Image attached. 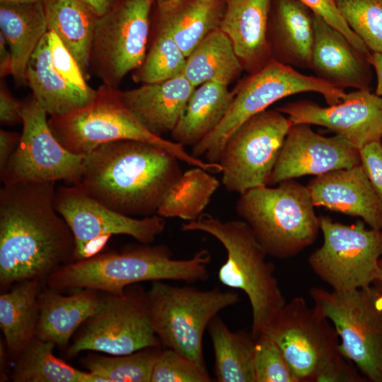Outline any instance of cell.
<instances>
[{"label": "cell", "mask_w": 382, "mask_h": 382, "mask_svg": "<svg viewBox=\"0 0 382 382\" xmlns=\"http://www.w3.org/2000/svg\"><path fill=\"white\" fill-rule=\"evenodd\" d=\"M56 182L3 185L0 190V285L45 281L74 261L75 240L54 207Z\"/></svg>", "instance_id": "6da1fadb"}, {"label": "cell", "mask_w": 382, "mask_h": 382, "mask_svg": "<svg viewBox=\"0 0 382 382\" xmlns=\"http://www.w3.org/2000/svg\"><path fill=\"white\" fill-rule=\"evenodd\" d=\"M180 160L154 144L132 139L97 147L84 156L76 184L123 215L146 217L156 212L183 173Z\"/></svg>", "instance_id": "7a4b0ae2"}, {"label": "cell", "mask_w": 382, "mask_h": 382, "mask_svg": "<svg viewBox=\"0 0 382 382\" xmlns=\"http://www.w3.org/2000/svg\"><path fill=\"white\" fill-rule=\"evenodd\" d=\"M211 260L207 249L180 260L174 258L166 245L141 243L121 252L98 253L67 263L52 273L45 282L59 291L90 289L120 295L127 286L144 282L206 281Z\"/></svg>", "instance_id": "3957f363"}, {"label": "cell", "mask_w": 382, "mask_h": 382, "mask_svg": "<svg viewBox=\"0 0 382 382\" xmlns=\"http://www.w3.org/2000/svg\"><path fill=\"white\" fill-rule=\"evenodd\" d=\"M183 231H200L218 240L226 251L218 270L224 286L243 291L252 311L251 332L256 338L265 330L286 301L274 275V265L243 220L223 221L209 214L181 226Z\"/></svg>", "instance_id": "277c9868"}, {"label": "cell", "mask_w": 382, "mask_h": 382, "mask_svg": "<svg viewBox=\"0 0 382 382\" xmlns=\"http://www.w3.org/2000/svg\"><path fill=\"white\" fill-rule=\"evenodd\" d=\"M48 125L59 143L74 154L85 156L100 145L132 139L158 146L190 166L212 173L221 172L219 163L204 161L181 144L151 132L123 103L121 91L103 83L89 104L66 115L51 116Z\"/></svg>", "instance_id": "5b68a950"}, {"label": "cell", "mask_w": 382, "mask_h": 382, "mask_svg": "<svg viewBox=\"0 0 382 382\" xmlns=\"http://www.w3.org/2000/svg\"><path fill=\"white\" fill-rule=\"evenodd\" d=\"M236 210L267 255L287 259L317 239L320 229L306 186L289 179L239 195Z\"/></svg>", "instance_id": "8992f818"}, {"label": "cell", "mask_w": 382, "mask_h": 382, "mask_svg": "<svg viewBox=\"0 0 382 382\" xmlns=\"http://www.w3.org/2000/svg\"><path fill=\"white\" fill-rule=\"evenodd\" d=\"M232 103L219 125L192 147L190 154L209 163H218L231 134L245 120L267 109L274 103L291 95L315 92L328 105L339 103L346 93L318 78L297 71L295 68L271 59L265 66L248 74L233 89Z\"/></svg>", "instance_id": "52a82bcc"}, {"label": "cell", "mask_w": 382, "mask_h": 382, "mask_svg": "<svg viewBox=\"0 0 382 382\" xmlns=\"http://www.w3.org/2000/svg\"><path fill=\"white\" fill-rule=\"evenodd\" d=\"M147 299L152 327L162 346L202 366H205V330L221 310L241 301L234 291H221L219 287L202 290L164 281L151 282Z\"/></svg>", "instance_id": "ba28073f"}, {"label": "cell", "mask_w": 382, "mask_h": 382, "mask_svg": "<svg viewBox=\"0 0 382 382\" xmlns=\"http://www.w3.org/2000/svg\"><path fill=\"white\" fill-rule=\"evenodd\" d=\"M309 293L334 326L342 353L367 381L382 382V292L370 285L345 291L315 286Z\"/></svg>", "instance_id": "9c48e42d"}, {"label": "cell", "mask_w": 382, "mask_h": 382, "mask_svg": "<svg viewBox=\"0 0 382 382\" xmlns=\"http://www.w3.org/2000/svg\"><path fill=\"white\" fill-rule=\"evenodd\" d=\"M80 328L66 349L69 358L83 351L125 355L162 345L152 327L147 291L139 284L120 295L104 293L96 312Z\"/></svg>", "instance_id": "30bf717a"}, {"label": "cell", "mask_w": 382, "mask_h": 382, "mask_svg": "<svg viewBox=\"0 0 382 382\" xmlns=\"http://www.w3.org/2000/svg\"><path fill=\"white\" fill-rule=\"evenodd\" d=\"M323 245L308 257L313 272L332 290L345 291L373 285L382 257V231L364 221L344 224L319 216Z\"/></svg>", "instance_id": "8fae6325"}, {"label": "cell", "mask_w": 382, "mask_h": 382, "mask_svg": "<svg viewBox=\"0 0 382 382\" xmlns=\"http://www.w3.org/2000/svg\"><path fill=\"white\" fill-rule=\"evenodd\" d=\"M154 0H117L98 17L90 54V71L103 83L117 88L142 64L151 35Z\"/></svg>", "instance_id": "7c38bea8"}, {"label": "cell", "mask_w": 382, "mask_h": 382, "mask_svg": "<svg viewBox=\"0 0 382 382\" xmlns=\"http://www.w3.org/2000/svg\"><path fill=\"white\" fill-rule=\"evenodd\" d=\"M292 125L277 109L262 110L241 124L227 139L219 161L226 190L241 195L268 185Z\"/></svg>", "instance_id": "4fadbf2b"}, {"label": "cell", "mask_w": 382, "mask_h": 382, "mask_svg": "<svg viewBox=\"0 0 382 382\" xmlns=\"http://www.w3.org/2000/svg\"><path fill=\"white\" fill-rule=\"evenodd\" d=\"M262 333L279 347L297 382H315L322 369L342 353L331 322L301 296L286 302Z\"/></svg>", "instance_id": "5bb4252c"}, {"label": "cell", "mask_w": 382, "mask_h": 382, "mask_svg": "<svg viewBox=\"0 0 382 382\" xmlns=\"http://www.w3.org/2000/svg\"><path fill=\"white\" fill-rule=\"evenodd\" d=\"M54 207L73 233L74 261L99 253L112 235H127L141 243L151 244L166 227L164 218L156 214L141 219L123 215L76 185L56 189Z\"/></svg>", "instance_id": "9a60e30c"}, {"label": "cell", "mask_w": 382, "mask_h": 382, "mask_svg": "<svg viewBox=\"0 0 382 382\" xmlns=\"http://www.w3.org/2000/svg\"><path fill=\"white\" fill-rule=\"evenodd\" d=\"M47 114L32 96L22 102L23 132L18 146L0 172L3 185L57 182L77 184L84 156L65 149L51 131Z\"/></svg>", "instance_id": "2e32d148"}, {"label": "cell", "mask_w": 382, "mask_h": 382, "mask_svg": "<svg viewBox=\"0 0 382 382\" xmlns=\"http://www.w3.org/2000/svg\"><path fill=\"white\" fill-rule=\"evenodd\" d=\"M276 109L286 115L293 125L326 127L359 150L382 138V98L369 89L346 93L341 102L327 107L299 100Z\"/></svg>", "instance_id": "e0dca14e"}, {"label": "cell", "mask_w": 382, "mask_h": 382, "mask_svg": "<svg viewBox=\"0 0 382 382\" xmlns=\"http://www.w3.org/2000/svg\"><path fill=\"white\" fill-rule=\"evenodd\" d=\"M359 164V149L342 137H323L313 131L309 125L294 124L286 136L268 185Z\"/></svg>", "instance_id": "ac0fdd59"}, {"label": "cell", "mask_w": 382, "mask_h": 382, "mask_svg": "<svg viewBox=\"0 0 382 382\" xmlns=\"http://www.w3.org/2000/svg\"><path fill=\"white\" fill-rule=\"evenodd\" d=\"M306 187L314 207L359 216L382 231V202L361 164L316 176Z\"/></svg>", "instance_id": "d6986e66"}, {"label": "cell", "mask_w": 382, "mask_h": 382, "mask_svg": "<svg viewBox=\"0 0 382 382\" xmlns=\"http://www.w3.org/2000/svg\"><path fill=\"white\" fill-rule=\"evenodd\" d=\"M313 24L311 69L315 76L341 89H369L372 78L369 58L357 50L342 33L316 14Z\"/></svg>", "instance_id": "ffe728a7"}, {"label": "cell", "mask_w": 382, "mask_h": 382, "mask_svg": "<svg viewBox=\"0 0 382 382\" xmlns=\"http://www.w3.org/2000/svg\"><path fill=\"white\" fill-rule=\"evenodd\" d=\"M313 17L299 0H272L267 29L271 59L293 68L311 69Z\"/></svg>", "instance_id": "44dd1931"}, {"label": "cell", "mask_w": 382, "mask_h": 382, "mask_svg": "<svg viewBox=\"0 0 382 382\" xmlns=\"http://www.w3.org/2000/svg\"><path fill=\"white\" fill-rule=\"evenodd\" d=\"M219 29L232 42L244 71L265 66L272 59L267 29L272 0H224Z\"/></svg>", "instance_id": "7402d4cb"}, {"label": "cell", "mask_w": 382, "mask_h": 382, "mask_svg": "<svg viewBox=\"0 0 382 382\" xmlns=\"http://www.w3.org/2000/svg\"><path fill=\"white\" fill-rule=\"evenodd\" d=\"M195 89L181 74L163 81L121 91V98L148 130L162 137L173 130Z\"/></svg>", "instance_id": "603a6c76"}, {"label": "cell", "mask_w": 382, "mask_h": 382, "mask_svg": "<svg viewBox=\"0 0 382 382\" xmlns=\"http://www.w3.org/2000/svg\"><path fill=\"white\" fill-rule=\"evenodd\" d=\"M100 292L82 289L64 296L50 287L40 291L35 336L65 349L76 330L96 312L103 295Z\"/></svg>", "instance_id": "cb8c5ba5"}, {"label": "cell", "mask_w": 382, "mask_h": 382, "mask_svg": "<svg viewBox=\"0 0 382 382\" xmlns=\"http://www.w3.org/2000/svg\"><path fill=\"white\" fill-rule=\"evenodd\" d=\"M28 85L33 96L51 116H61L89 104L95 98L74 87L54 69L48 32L33 53L26 69Z\"/></svg>", "instance_id": "d4e9b609"}, {"label": "cell", "mask_w": 382, "mask_h": 382, "mask_svg": "<svg viewBox=\"0 0 382 382\" xmlns=\"http://www.w3.org/2000/svg\"><path fill=\"white\" fill-rule=\"evenodd\" d=\"M0 28L12 56L11 76L17 86H25L29 60L48 32L42 2L0 4Z\"/></svg>", "instance_id": "484cf974"}, {"label": "cell", "mask_w": 382, "mask_h": 382, "mask_svg": "<svg viewBox=\"0 0 382 382\" xmlns=\"http://www.w3.org/2000/svg\"><path fill=\"white\" fill-rule=\"evenodd\" d=\"M47 30L54 33L88 80L90 54L98 17L81 0H43Z\"/></svg>", "instance_id": "4316f807"}, {"label": "cell", "mask_w": 382, "mask_h": 382, "mask_svg": "<svg viewBox=\"0 0 382 382\" xmlns=\"http://www.w3.org/2000/svg\"><path fill=\"white\" fill-rule=\"evenodd\" d=\"M234 93L228 86L207 82L195 88L183 115L170 132L172 141L193 146L212 132L227 113Z\"/></svg>", "instance_id": "83f0119b"}, {"label": "cell", "mask_w": 382, "mask_h": 382, "mask_svg": "<svg viewBox=\"0 0 382 382\" xmlns=\"http://www.w3.org/2000/svg\"><path fill=\"white\" fill-rule=\"evenodd\" d=\"M41 282L38 279L21 281L0 296V328L13 359L35 336Z\"/></svg>", "instance_id": "f1b7e54d"}, {"label": "cell", "mask_w": 382, "mask_h": 382, "mask_svg": "<svg viewBox=\"0 0 382 382\" xmlns=\"http://www.w3.org/2000/svg\"><path fill=\"white\" fill-rule=\"evenodd\" d=\"M224 8V0H184L157 11L155 20L168 30L187 57L206 36L219 29Z\"/></svg>", "instance_id": "f546056e"}, {"label": "cell", "mask_w": 382, "mask_h": 382, "mask_svg": "<svg viewBox=\"0 0 382 382\" xmlns=\"http://www.w3.org/2000/svg\"><path fill=\"white\" fill-rule=\"evenodd\" d=\"M243 71L231 41L218 29L206 36L186 57L182 74L196 88L207 82L229 86Z\"/></svg>", "instance_id": "4dcf8cb0"}, {"label": "cell", "mask_w": 382, "mask_h": 382, "mask_svg": "<svg viewBox=\"0 0 382 382\" xmlns=\"http://www.w3.org/2000/svg\"><path fill=\"white\" fill-rule=\"evenodd\" d=\"M214 353L218 382H255V337L243 330L233 332L217 315L207 328Z\"/></svg>", "instance_id": "1f68e13d"}, {"label": "cell", "mask_w": 382, "mask_h": 382, "mask_svg": "<svg viewBox=\"0 0 382 382\" xmlns=\"http://www.w3.org/2000/svg\"><path fill=\"white\" fill-rule=\"evenodd\" d=\"M56 345L35 336L14 359L13 382H103L98 376L79 370L57 357Z\"/></svg>", "instance_id": "d6a6232c"}, {"label": "cell", "mask_w": 382, "mask_h": 382, "mask_svg": "<svg viewBox=\"0 0 382 382\" xmlns=\"http://www.w3.org/2000/svg\"><path fill=\"white\" fill-rule=\"evenodd\" d=\"M219 181L212 173L200 168L183 173L164 196L156 214L163 218L197 219L219 187Z\"/></svg>", "instance_id": "836d02e7"}, {"label": "cell", "mask_w": 382, "mask_h": 382, "mask_svg": "<svg viewBox=\"0 0 382 382\" xmlns=\"http://www.w3.org/2000/svg\"><path fill=\"white\" fill-rule=\"evenodd\" d=\"M186 57L168 30L154 21L145 58L132 72L135 83H151L181 74Z\"/></svg>", "instance_id": "e575fe53"}, {"label": "cell", "mask_w": 382, "mask_h": 382, "mask_svg": "<svg viewBox=\"0 0 382 382\" xmlns=\"http://www.w3.org/2000/svg\"><path fill=\"white\" fill-rule=\"evenodd\" d=\"M163 347H148L125 355L89 353L83 365L103 382H150L155 361Z\"/></svg>", "instance_id": "d590c367"}, {"label": "cell", "mask_w": 382, "mask_h": 382, "mask_svg": "<svg viewBox=\"0 0 382 382\" xmlns=\"http://www.w3.org/2000/svg\"><path fill=\"white\" fill-rule=\"evenodd\" d=\"M351 30L371 52H382V0H335Z\"/></svg>", "instance_id": "8d00e7d4"}, {"label": "cell", "mask_w": 382, "mask_h": 382, "mask_svg": "<svg viewBox=\"0 0 382 382\" xmlns=\"http://www.w3.org/2000/svg\"><path fill=\"white\" fill-rule=\"evenodd\" d=\"M206 366L185 355L163 347L154 365L150 382H210Z\"/></svg>", "instance_id": "74e56055"}, {"label": "cell", "mask_w": 382, "mask_h": 382, "mask_svg": "<svg viewBox=\"0 0 382 382\" xmlns=\"http://www.w3.org/2000/svg\"><path fill=\"white\" fill-rule=\"evenodd\" d=\"M255 382H297L280 349L265 333L255 338Z\"/></svg>", "instance_id": "f35d334b"}, {"label": "cell", "mask_w": 382, "mask_h": 382, "mask_svg": "<svg viewBox=\"0 0 382 382\" xmlns=\"http://www.w3.org/2000/svg\"><path fill=\"white\" fill-rule=\"evenodd\" d=\"M48 41L52 62L57 71L82 93L95 96L96 90L88 84L87 79L75 58L58 36L54 33L48 31Z\"/></svg>", "instance_id": "ab89813d"}, {"label": "cell", "mask_w": 382, "mask_h": 382, "mask_svg": "<svg viewBox=\"0 0 382 382\" xmlns=\"http://www.w3.org/2000/svg\"><path fill=\"white\" fill-rule=\"evenodd\" d=\"M314 14L342 33L361 54L371 58V52L343 19L335 0H299Z\"/></svg>", "instance_id": "60d3db41"}, {"label": "cell", "mask_w": 382, "mask_h": 382, "mask_svg": "<svg viewBox=\"0 0 382 382\" xmlns=\"http://www.w3.org/2000/svg\"><path fill=\"white\" fill-rule=\"evenodd\" d=\"M366 378L342 353L330 361L318 374L315 382H365Z\"/></svg>", "instance_id": "b9f144b4"}, {"label": "cell", "mask_w": 382, "mask_h": 382, "mask_svg": "<svg viewBox=\"0 0 382 382\" xmlns=\"http://www.w3.org/2000/svg\"><path fill=\"white\" fill-rule=\"evenodd\" d=\"M361 164L376 193L382 202V144L371 142L360 150Z\"/></svg>", "instance_id": "7bdbcfd3"}, {"label": "cell", "mask_w": 382, "mask_h": 382, "mask_svg": "<svg viewBox=\"0 0 382 382\" xmlns=\"http://www.w3.org/2000/svg\"><path fill=\"white\" fill-rule=\"evenodd\" d=\"M22 102L10 93L4 81L0 86V122L1 125L22 124Z\"/></svg>", "instance_id": "ee69618b"}, {"label": "cell", "mask_w": 382, "mask_h": 382, "mask_svg": "<svg viewBox=\"0 0 382 382\" xmlns=\"http://www.w3.org/2000/svg\"><path fill=\"white\" fill-rule=\"evenodd\" d=\"M21 134L0 130V172L6 167L10 158L17 149Z\"/></svg>", "instance_id": "f6af8a7d"}, {"label": "cell", "mask_w": 382, "mask_h": 382, "mask_svg": "<svg viewBox=\"0 0 382 382\" xmlns=\"http://www.w3.org/2000/svg\"><path fill=\"white\" fill-rule=\"evenodd\" d=\"M12 74V56L6 40L0 32V76Z\"/></svg>", "instance_id": "bcb514c9"}, {"label": "cell", "mask_w": 382, "mask_h": 382, "mask_svg": "<svg viewBox=\"0 0 382 382\" xmlns=\"http://www.w3.org/2000/svg\"><path fill=\"white\" fill-rule=\"evenodd\" d=\"M98 17L106 14L116 4L117 0H81Z\"/></svg>", "instance_id": "7dc6e473"}, {"label": "cell", "mask_w": 382, "mask_h": 382, "mask_svg": "<svg viewBox=\"0 0 382 382\" xmlns=\"http://www.w3.org/2000/svg\"><path fill=\"white\" fill-rule=\"evenodd\" d=\"M370 63L374 66L377 77L375 93L382 98V52H371Z\"/></svg>", "instance_id": "c3c4849f"}, {"label": "cell", "mask_w": 382, "mask_h": 382, "mask_svg": "<svg viewBox=\"0 0 382 382\" xmlns=\"http://www.w3.org/2000/svg\"><path fill=\"white\" fill-rule=\"evenodd\" d=\"M184 0H154L157 11H167Z\"/></svg>", "instance_id": "681fc988"}, {"label": "cell", "mask_w": 382, "mask_h": 382, "mask_svg": "<svg viewBox=\"0 0 382 382\" xmlns=\"http://www.w3.org/2000/svg\"><path fill=\"white\" fill-rule=\"evenodd\" d=\"M373 285L382 292V257L378 262V273Z\"/></svg>", "instance_id": "f907efd6"}, {"label": "cell", "mask_w": 382, "mask_h": 382, "mask_svg": "<svg viewBox=\"0 0 382 382\" xmlns=\"http://www.w3.org/2000/svg\"><path fill=\"white\" fill-rule=\"evenodd\" d=\"M43 0H0V4H29L42 2Z\"/></svg>", "instance_id": "816d5d0a"}]
</instances>
